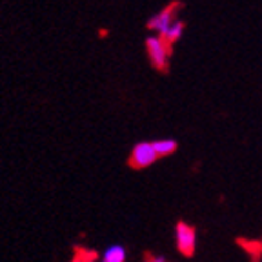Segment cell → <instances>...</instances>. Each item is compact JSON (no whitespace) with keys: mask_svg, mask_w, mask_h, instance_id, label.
Here are the masks:
<instances>
[{"mask_svg":"<svg viewBox=\"0 0 262 262\" xmlns=\"http://www.w3.org/2000/svg\"><path fill=\"white\" fill-rule=\"evenodd\" d=\"M175 238L177 248L182 255H191L196 246V233L195 229L186 222H179L175 228Z\"/></svg>","mask_w":262,"mask_h":262,"instance_id":"6da1fadb","label":"cell"},{"mask_svg":"<svg viewBox=\"0 0 262 262\" xmlns=\"http://www.w3.org/2000/svg\"><path fill=\"white\" fill-rule=\"evenodd\" d=\"M157 159H159V155H157L155 147H153V142H139L131 151L129 162L133 168H147Z\"/></svg>","mask_w":262,"mask_h":262,"instance_id":"7a4b0ae2","label":"cell"},{"mask_svg":"<svg viewBox=\"0 0 262 262\" xmlns=\"http://www.w3.org/2000/svg\"><path fill=\"white\" fill-rule=\"evenodd\" d=\"M146 49L157 70H166V66H168V48H166L162 38L149 37L146 40Z\"/></svg>","mask_w":262,"mask_h":262,"instance_id":"3957f363","label":"cell"},{"mask_svg":"<svg viewBox=\"0 0 262 262\" xmlns=\"http://www.w3.org/2000/svg\"><path fill=\"white\" fill-rule=\"evenodd\" d=\"M173 8H168V9H164L162 13H159V15L151 16L149 20H147V28L153 29V31H159L160 37H164L166 33H168V29L173 26V15H171Z\"/></svg>","mask_w":262,"mask_h":262,"instance_id":"277c9868","label":"cell"},{"mask_svg":"<svg viewBox=\"0 0 262 262\" xmlns=\"http://www.w3.org/2000/svg\"><path fill=\"white\" fill-rule=\"evenodd\" d=\"M153 147H155V151L159 157H166V155H171L173 151L177 149V142L173 139H160L153 142Z\"/></svg>","mask_w":262,"mask_h":262,"instance_id":"5b68a950","label":"cell"},{"mask_svg":"<svg viewBox=\"0 0 262 262\" xmlns=\"http://www.w3.org/2000/svg\"><path fill=\"white\" fill-rule=\"evenodd\" d=\"M126 260V251L122 246H110L104 253V262H124Z\"/></svg>","mask_w":262,"mask_h":262,"instance_id":"8992f818","label":"cell"},{"mask_svg":"<svg viewBox=\"0 0 262 262\" xmlns=\"http://www.w3.org/2000/svg\"><path fill=\"white\" fill-rule=\"evenodd\" d=\"M182 31H184V22H180V20H175L173 22V26L168 29V33L164 35V42H168V44L173 46V42H177L180 37H182Z\"/></svg>","mask_w":262,"mask_h":262,"instance_id":"52a82bcc","label":"cell"},{"mask_svg":"<svg viewBox=\"0 0 262 262\" xmlns=\"http://www.w3.org/2000/svg\"><path fill=\"white\" fill-rule=\"evenodd\" d=\"M151 262H164V258H153Z\"/></svg>","mask_w":262,"mask_h":262,"instance_id":"ba28073f","label":"cell"}]
</instances>
